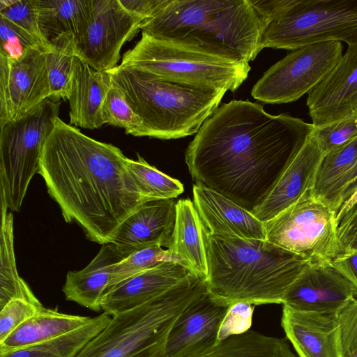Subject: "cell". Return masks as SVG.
<instances>
[{
  "label": "cell",
  "mask_w": 357,
  "mask_h": 357,
  "mask_svg": "<svg viewBox=\"0 0 357 357\" xmlns=\"http://www.w3.org/2000/svg\"><path fill=\"white\" fill-rule=\"evenodd\" d=\"M349 357H357V350Z\"/></svg>",
  "instance_id": "45"
},
{
  "label": "cell",
  "mask_w": 357,
  "mask_h": 357,
  "mask_svg": "<svg viewBox=\"0 0 357 357\" xmlns=\"http://www.w3.org/2000/svg\"><path fill=\"white\" fill-rule=\"evenodd\" d=\"M314 128L288 114H268L258 103L231 100L204 122L185 161L195 183L252 212Z\"/></svg>",
  "instance_id": "1"
},
{
  "label": "cell",
  "mask_w": 357,
  "mask_h": 357,
  "mask_svg": "<svg viewBox=\"0 0 357 357\" xmlns=\"http://www.w3.org/2000/svg\"><path fill=\"white\" fill-rule=\"evenodd\" d=\"M193 203L201 221L211 234L243 239L266 240L264 223L252 212L222 195L195 183Z\"/></svg>",
  "instance_id": "20"
},
{
  "label": "cell",
  "mask_w": 357,
  "mask_h": 357,
  "mask_svg": "<svg viewBox=\"0 0 357 357\" xmlns=\"http://www.w3.org/2000/svg\"><path fill=\"white\" fill-rule=\"evenodd\" d=\"M167 249L174 262L206 278L208 265L202 222L190 199L176 202L174 226Z\"/></svg>",
  "instance_id": "24"
},
{
  "label": "cell",
  "mask_w": 357,
  "mask_h": 357,
  "mask_svg": "<svg viewBox=\"0 0 357 357\" xmlns=\"http://www.w3.org/2000/svg\"><path fill=\"white\" fill-rule=\"evenodd\" d=\"M112 317L102 312L80 327L62 335L0 354V357H75L109 323Z\"/></svg>",
  "instance_id": "28"
},
{
  "label": "cell",
  "mask_w": 357,
  "mask_h": 357,
  "mask_svg": "<svg viewBox=\"0 0 357 357\" xmlns=\"http://www.w3.org/2000/svg\"><path fill=\"white\" fill-rule=\"evenodd\" d=\"M357 161V138L326 153L318 168L311 194L324 202L339 180Z\"/></svg>",
  "instance_id": "32"
},
{
  "label": "cell",
  "mask_w": 357,
  "mask_h": 357,
  "mask_svg": "<svg viewBox=\"0 0 357 357\" xmlns=\"http://www.w3.org/2000/svg\"><path fill=\"white\" fill-rule=\"evenodd\" d=\"M60 101L47 98L22 117L0 126V196L20 211L38 173L44 144L59 117Z\"/></svg>",
  "instance_id": "9"
},
{
  "label": "cell",
  "mask_w": 357,
  "mask_h": 357,
  "mask_svg": "<svg viewBox=\"0 0 357 357\" xmlns=\"http://www.w3.org/2000/svg\"><path fill=\"white\" fill-rule=\"evenodd\" d=\"M102 119L104 124L124 128L126 134L140 137L142 119L131 108L121 89L112 80L103 102Z\"/></svg>",
  "instance_id": "34"
},
{
  "label": "cell",
  "mask_w": 357,
  "mask_h": 357,
  "mask_svg": "<svg viewBox=\"0 0 357 357\" xmlns=\"http://www.w3.org/2000/svg\"><path fill=\"white\" fill-rule=\"evenodd\" d=\"M50 45L46 52L49 99L55 102L68 100L77 58L76 39L73 35H63L51 42Z\"/></svg>",
  "instance_id": "30"
},
{
  "label": "cell",
  "mask_w": 357,
  "mask_h": 357,
  "mask_svg": "<svg viewBox=\"0 0 357 357\" xmlns=\"http://www.w3.org/2000/svg\"><path fill=\"white\" fill-rule=\"evenodd\" d=\"M90 17L84 36L76 42L77 56L93 69L115 68L123 45L145 20L123 7L119 0H90Z\"/></svg>",
  "instance_id": "12"
},
{
  "label": "cell",
  "mask_w": 357,
  "mask_h": 357,
  "mask_svg": "<svg viewBox=\"0 0 357 357\" xmlns=\"http://www.w3.org/2000/svg\"><path fill=\"white\" fill-rule=\"evenodd\" d=\"M264 223L266 241L311 263H331L340 255L336 214L311 192Z\"/></svg>",
  "instance_id": "10"
},
{
  "label": "cell",
  "mask_w": 357,
  "mask_h": 357,
  "mask_svg": "<svg viewBox=\"0 0 357 357\" xmlns=\"http://www.w3.org/2000/svg\"><path fill=\"white\" fill-rule=\"evenodd\" d=\"M357 292L331 263H310L287 291L282 305L293 310L337 313Z\"/></svg>",
  "instance_id": "15"
},
{
  "label": "cell",
  "mask_w": 357,
  "mask_h": 357,
  "mask_svg": "<svg viewBox=\"0 0 357 357\" xmlns=\"http://www.w3.org/2000/svg\"><path fill=\"white\" fill-rule=\"evenodd\" d=\"M312 134L325 154L338 149L357 138V112L335 122L314 127Z\"/></svg>",
  "instance_id": "35"
},
{
  "label": "cell",
  "mask_w": 357,
  "mask_h": 357,
  "mask_svg": "<svg viewBox=\"0 0 357 357\" xmlns=\"http://www.w3.org/2000/svg\"><path fill=\"white\" fill-rule=\"evenodd\" d=\"M337 317L340 326L343 357H349L357 350V298L343 307Z\"/></svg>",
  "instance_id": "41"
},
{
  "label": "cell",
  "mask_w": 357,
  "mask_h": 357,
  "mask_svg": "<svg viewBox=\"0 0 357 357\" xmlns=\"http://www.w3.org/2000/svg\"><path fill=\"white\" fill-rule=\"evenodd\" d=\"M342 45L329 41L293 50L257 82L252 96L271 104L287 103L309 93L333 68L342 56Z\"/></svg>",
  "instance_id": "11"
},
{
  "label": "cell",
  "mask_w": 357,
  "mask_h": 357,
  "mask_svg": "<svg viewBox=\"0 0 357 357\" xmlns=\"http://www.w3.org/2000/svg\"><path fill=\"white\" fill-rule=\"evenodd\" d=\"M229 306L208 290L192 301L173 324L166 344L167 357H200L215 347Z\"/></svg>",
  "instance_id": "14"
},
{
  "label": "cell",
  "mask_w": 357,
  "mask_h": 357,
  "mask_svg": "<svg viewBox=\"0 0 357 357\" xmlns=\"http://www.w3.org/2000/svg\"><path fill=\"white\" fill-rule=\"evenodd\" d=\"M121 68L151 77L235 91L247 79L248 63L197 51L142 33L135 46L124 53Z\"/></svg>",
  "instance_id": "7"
},
{
  "label": "cell",
  "mask_w": 357,
  "mask_h": 357,
  "mask_svg": "<svg viewBox=\"0 0 357 357\" xmlns=\"http://www.w3.org/2000/svg\"><path fill=\"white\" fill-rule=\"evenodd\" d=\"M164 261L174 262L169 250L160 245L134 251L115 265L105 294L125 280Z\"/></svg>",
  "instance_id": "33"
},
{
  "label": "cell",
  "mask_w": 357,
  "mask_h": 357,
  "mask_svg": "<svg viewBox=\"0 0 357 357\" xmlns=\"http://www.w3.org/2000/svg\"><path fill=\"white\" fill-rule=\"evenodd\" d=\"M306 104L314 127L357 112V43L348 45L333 68L309 92Z\"/></svg>",
  "instance_id": "16"
},
{
  "label": "cell",
  "mask_w": 357,
  "mask_h": 357,
  "mask_svg": "<svg viewBox=\"0 0 357 357\" xmlns=\"http://www.w3.org/2000/svg\"><path fill=\"white\" fill-rule=\"evenodd\" d=\"M38 21L47 45L63 35L79 41L85 34L90 17V0H35Z\"/></svg>",
  "instance_id": "25"
},
{
  "label": "cell",
  "mask_w": 357,
  "mask_h": 357,
  "mask_svg": "<svg viewBox=\"0 0 357 357\" xmlns=\"http://www.w3.org/2000/svg\"><path fill=\"white\" fill-rule=\"evenodd\" d=\"M190 273L192 272L179 264L160 263L105 294L101 309L111 317L132 310L172 288Z\"/></svg>",
  "instance_id": "21"
},
{
  "label": "cell",
  "mask_w": 357,
  "mask_h": 357,
  "mask_svg": "<svg viewBox=\"0 0 357 357\" xmlns=\"http://www.w3.org/2000/svg\"><path fill=\"white\" fill-rule=\"evenodd\" d=\"M0 15L33 36L47 50L50 49L40 30L35 0H0Z\"/></svg>",
  "instance_id": "36"
},
{
  "label": "cell",
  "mask_w": 357,
  "mask_h": 357,
  "mask_svg": "<svg viewBox=\"0 0 357 357\" xmlns=\"http://www.w3.org/2000/svg\"><path fill=\"white\" fill-rule=\"evenodd\" d=\"M119 1L128 11L146 20L153 15L163 0H119Z\"/></svg>",
  "instance_id": "44"
},
{
  "label": "cell",
  "mask_w": 357,
  "mask_h": 357,
  "mask_svg": "<svg viewBox=\"0 0 357 357\" xmlns=\"http://www.w3.org/2000/svg\"><path fill=\"white\" fill-rule=\"evenodd\" d=\"M111 80L107 72H100L75 59L68 98L70 124L86 129L101 127L103 102Z\"/></svg>",
  "instance_id": "22"
},
{
  "label": "cell",
  "mask_w": 357,
  "mask_h": 357,
  "mask_svg": "<svg viewBox=\"0 0 357 357\" xmlns=\"http://www.w3.org/2000/svg\"><path fill=\"white\" fill-rule=\"evenodd\" d=\"M255 305L247 302L230 305L220 328L219 342L250 330Z\"/></svg>",
  "instance_id": "40"
},
{
  "label": "cell",
  "mask_w": 357,
  "mask_h": 357,
  "mask_svg": "<svg viewBox=\"0 0 357 357\" xmlns=\"http://www.w3.org/2000/svg\"><path fill=\"white\" fill-rule=\"evenodd\" d=\"M206 290V278L190 273L163 294L112 316L75 357H167L166 344L173 324Z\"/></svg>",
  "instance_id": "6"
},
{
  "label": "cell",
  "mask_w": 357,
  "mask_h": 357,
  "mask_svg": "<svg viewBox=\"0 0 357 357\" xmlns=\"http://www.w3.org/2000/svg\"><path fill=\"white\" fill-rule=\"evenodd\" d=\"M43 307L22 299H13L6 303L0 309V342Z\"/></svg>",
  "instance_id": "39"
},
{
  "label": "cell",
  "mask_w": 357,
  "mask_h": 357,
  "mask_svg": "<svg viewBox=\"0 0 357 357\" xmlns=\"http://www.w3.org/2000/svg\"><path fill=\"white\" fill-rule=\"evenodd\" d=\"M331 264L352 283L357 292V250L339 255Z\"/></svg>",
  "instance_id": "43"
},
{
  "label": "cell",
  "mask_w": 357,
  "mask_h": 357,
  "mask_svg": "<svg viewBox=\"0 0 357 357\" xmlns=\"http://www.w3.org/2000/svg\"><path fill=\"white\" fill-rule=\"evenodd\" d=\"M208 291L231 305L282 304L291 284L308 260L261 240L218 236L202 224Z\"/></svg>",
  "instance_id": "4"
},
{
  "label": "cell",
  "mask_w": 357,
  "mask_h": 357,
  "mask_svg": "<svg viewBox=\"0 0 357 357\" xmlns=\"http://www.w3.org/2000/svg\"><path fill=\"white\" fill-rule=\"evenodd\" d=\"M128 171L146 202L172 199L183 192V185L177 179L149 165L137 154V160L127 158Z\"/></svg>",
  "instance_id": "31"
},
{
  "label": "cell",
  "mask_w": 357,
  "mask_h": 357,
  "mask_svg": "<svg viewBox=\"0 0 357 357\" xmlns=\"http://www.w3.org/2000/svg\"><path fill=\"white\" fill-rule=\"evenodd\" d=\"M90 319L43 306L0 342V354L62 335L80 327Z\"/></svg>",
  "instance_id": "26"
},
{
  "label": "cell",
  "mask_w": 357,
  "mask_h": 357,
  "mask_svg": "<svg viewBox=\"0 0 357 357\" xmlns=\"http://www.w3.org/2000/svg\"><path fill=\"white\" fill-rule=\"evenodd\" d=\"M140 29L156 39L249 63L261 51L264 24L251 0H163Z\"/></svg>",
  "instance_id": "3"
},
{
  "label": "cell",
  "mask_w": 357,
  "mask_h": 357,
  "mask_svg": "<svg viewBox=\"0 0 357 357\" xmlns=\"http://www.w3.org/2000/svg\"><path fill=\"white\" fill-rule=\"evenodd\" d=\"M174 199L144 202L121 225L110 243L124 258L134 251L170 243L176 218Z\"/></svg>",
  "instance_id": "19"
},
{
  "label": "cell",
  "mask_w": 357,
  "mask_h": 357,
  "mask_svg": "<svg viewBox=\"0 0 357 357\" xmlns=\"http://www.w3.org/2000/svg\"><path fill=\"white\" fill-rule=\"evenodd\" d=\"M281 325L298 357H343L337 313L302 312L283 305Z\"/></svg>",
  "instance_id": "18"
},
{
  "label": "cell",
  "mask_w": 357,
  "mask_h": 357,
  "mask_svg": "<svg viewBox=\"0 0 357 357\" xmlns=\"http://www.w3.org/2000/svg\"><path fill=\"white\" fill-rule=\"evenodd\" d=\"M337 236L340 255L357 250V204L351 207L339 222Z\"/></svg>",
  "instance_id": "42"
},
{
  "label": "cell",
  "mask_w": 357,
  "mask_h": 357,
  "mask_svg": "<svg viewBox=\"0 0 357 357\" xmlns=\"http://www.w3.org/2000/svg\"><path fill=\"white\" fill-rule=\"evenodd\" d=\"M127 157L59 117L42 151L38 173L66 222L91 241L110 243L123 221L146 202L130 176Z\"/></svg>",
  "instance_id": "2"
},
{
  "label": "cell",
  "mask_w": 357,
  "mask_h": 357,
  "mask_svg": "<svg viewBox=\"0 0 357 357\" xmlns=\"http://www.w3.org/2000/svg\"><path fill=\"white\" fill-rule=\"evenodd\" d=\"M35 48L18 59L0 55V126L50 98L46 52Z\"/></svg>",
  "instance_id": "13"
},
{
  "label": "cell",
  "mask_w": 357,
  "mask_h": 357,
  "mask_svg": "<svg viewBox=\"0 0 357 357\" xmlns=\"http://www.w3.org/2000/svg\"><path fill=\"white\" fill-rule=\"evenodd\" d=\"M7 208L6 201L1 197L0 309L13 299L43 305L18 274L13 245V216L12 213H7Z\"/></svg>",
  "instance_id": "27"
},
{
  "label": "cell",
  "mask_w": 357,
  "mask_h": 357,
  "mask_svg": "<svg viewBox=\"0 0 357 357\" xmlns=\"http://www.w3.org/2000/svg\"><path fill=\"white\" fill-rule=\"evenodd\" d=\"M123 259L112 244L102 245L84 268L68 272L62 289L66 299L95 312L102 310V298L114 268Z\"/></svg>",
  "instance_id": "23"
},
{
  "label": "cell",
  "mask_w": 357,
  "mask_h": 357,
  "mask_svg": "<svg viewBox=\"0 0 357 357\" xmlns=\"http://www.w3.org/2000/svg\"><path fill=\"white\" fill-rule=\"evenodd\" d=\"M355 204H357V201H356V202Z\"/></svg>",
  "instance_id": "46"
},
{
  "label": "cell",
  "mask_w": 357,
  "mask_h": 357,
  "mask_svg": "<svg viewBox=\"0 0 357 357\" xmlns=\"http://www.w3.org/2000/svg\"><path fill=\"white\" fill-rule=\"evenodd\" d=\"M38 47L45 48L33 36L0 15V55L18 59Z\"/></svg>",
  "instance_id": "37"
},
{
  "label": "cell",
  "mask_w": 357,
  "mask_h": 357,
  "mask_svg": "<svg viewBox=\"0 0 357 357\" xmlns=\"http://www.w3.org/2000/svg\"><path fill=\"white\" fill-rule=\"evenodd\" d=\"M200 357H298L284 338L257 331L231 335Z\"/></svg>",
  "instance_id": "29"
},
{
  "label": "cell",
  "mask_w": 357,
  "mask_h": 357,
  "mask_svg": "<svg viewBox=\"0 0 357 357\" xmlns=\"http://www.w3.org/2000/svg\"><path fill=\"white\" fill-rule=\"evenodd\" d=\"M357 43V0H289L264 26L261 49Z\"/></svg>",
  "instance_id": "8"
},
{
  "label": "cell",
  "mask_w": 357,
  "mask_h": 357,
  "mask_svg": "<svg viewBox=\"0 0 357 357\" xmlns=\"http://www.w3.org/2000/svg\"><path fill=\"white\" fill-rule=\"evenodd\" d=\"M324 155L312 133L281 172L266 198L252 213L266 222L310 192Z\"/></svg>",
  "instance_id": "17"
},
{
  "label": "cell",
  "mask_w": 357,
  "mask_h": 357,
  "mask_svg": "<svg viewBox=\"0 0 357 357\" xmlns=\"http://www.w3.org/2000/svg\"><path fill=\"white\" fill-rule=\"evenodd\" d=\"M357 201V161L336 183L325 203L335 213L337 224Z\"/></svg>",
  "instance_id": "38"
},
{
  "label": "cell",
  "mask_w": 357,
  "mask_h": 357,
  "mask_svg": "<svg viewBox=\"0 0 357 357\" xmlns=\"http://www.w3.org/2000/svg\"><path fill=\"white\" fill-rule=\"evenodd\" d=\"M107 73L142 119L140 137L172 139L197 134L227 91L157 78L119 65Z\"/></svg>",
  "instance_id": "5"
}]
</instances>
